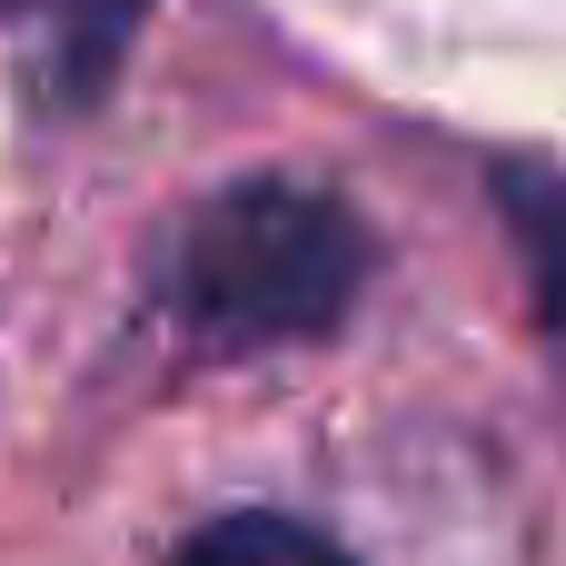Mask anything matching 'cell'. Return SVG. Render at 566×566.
Segmentation results:
<instances>
[{
    "instance_id": "obj_1",
    "label": "cell",
    "mask_w": 566,
    "mask_h": 566,
    "mask_svg": "<svg viewBox=\"0 0 566 566\" xmlns=\"http://www.w3.org/2000/svg\"><path fill=\"white\" fill-rule=\"evenodd\" d=\"M368 259L378 249H368V229L338 189H318V179H229L159 249V308L189 338H209L229 358H259V348L328 338L368 289Z\"/></svg>"
},
{
    "instance_id": "obj_2",
    "label": "cell",
    "mask_w": 566,
    "mask_h": 566,
    "mask_svg": "<svg viewBox=\"0 0 566 566\" xmlns=\"http://www.w3.org/2000/svg\"><path fill=\"white\" fill-rule=\"evenodd\" d=\"M497 219L517 239L527 298H537V338L566 378V169L557 159H497Z\"/></svg>"
},
{
    "instance_id": "obj_3",
    "label": "cell",
    "mask_w": 566,
    "mask_h": 566,
    "mask_svg": "<svg viewBox=\"0 0 566 566\" xmlns=\"http://www.w3.org/2000/svg\"><path fill=\"white\" fill-rule=\"evenodd\" d=\"M169 566H358L338 537H318L308 517H279V507H239V517H209L199 537H179Z\"/></svg>"
},
{
    "instance_id": "obj_4",
    "label": "cell",
    "mask_w": 566,
    "mask_h": 566,
    "mask_svg": "<svg viewBox=\"0 0 566 566\" xmlns=\"http://www.w3.org/2000/svg\"><path fill=\"white\" fill-rule=\"evenodd\" d=\"M0 10H10V0H0Z\"/></svg>"
}]
</instances>
